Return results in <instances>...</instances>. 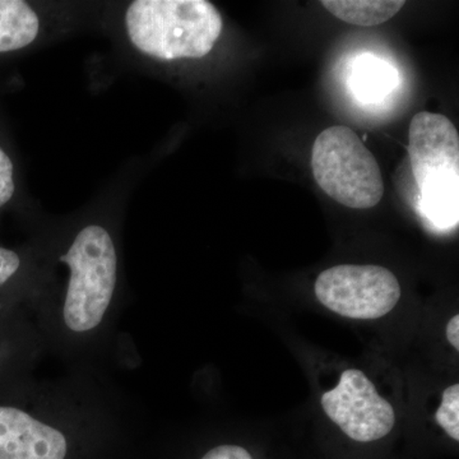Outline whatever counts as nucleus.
<instances>
[{"mask_svg": "<svg viewBox=\"0 0 459 459\" xmlns=\"http://www.w3.org/2000/svg\"><path fill=\"white\" fill-rule=\"evenodd\" d=\"M115 189L80 212L42 220L36 231L44 279L33 299V325L45 353L69 369L105 371L119 347L126 304L123 201Z\"/></svg>", "mask_w": 459, "mask_h": 459, "instance_id": "nucleus-1", "label": "nucleus"}, {"mask_svg": "<svg viewBox=\"0 0 459 459\" xmlns=\"http://www.w3.org/2000/svg\"><path fill=\"white\" fill-rule=\"evenodd\" d=\"M0 401V459H71L80 443L99 440L92 395L69 377L26 380Z\"/></svg>", "mask_w": 459, "mask_h": 459, "instance_id": "nucleus-2", "label": "nucleus"}, {"mask_svg": "<svg viewBox=\"0 0 459 459\" xmlns=\"http://www.w3.org/2000/svg\"><path fill=\"white\" fill-rule=\"evenodd\" d=\"M98 25L122 56L146 72L204 59L223 32V18L207 0H132L99 7Z\"/></svg>", "mask_w": 459, "mask_h": 459, "instance_id": "nucleus-3", "label": "nucleus"}, {"mask_svg": "<svg viewBox=\"0 0 459 459\" xmlns=\"http://www.w3.org/2000/svg\"><path fill=\"white\" fill-rule=\"evenodd\" d=\"M412 174L421 195L422 214L437 229L458 223L459 134L440 114L421 111L409 132Z\"/></svg>", "mask_w": 459, "mask_h": 459, "instance_id": "nucleus-4", "label": "nucleus"}, {"mask_svg": "<svg viewBox=\"0 0 459 459\" xmlns=\"http://www.w3.org/2000/svg\"><path fill=\"white\" fill-rule=\"evenodd\" d=\"M314 179L338 204L368 210L385 195V183L376 157L349 126H331L313 144Z\"/></svg>", "mask_w": 459, "mask_h": 459, "instance_id": "nucleus-5", "label": "nucleus"}, {"mask_svg": "<svg viewBox=\"0 0 459 459\" xmlns=\"http://www.w3.org/2000/svg\"><path fill=\"white\" fill-rule=\"evenodd\" d=\"M316 299L338 316L377 319L400 301L397 277L379 265L341 264L319 274L314 286Z\"/></svg>", "mask_w": 459, "mask_h": 459, "instance_id": "nucleus-6", "label": "nucleus"}, {"mask_svg": "<svg viewBox=\"0 0 459 459\" xmlns=\"http://www.w3.org/2000/svg\"><path fill=\"white\" fill-rule=\"evenodd\" d=\"M99 7L78 3L0 0V56L47 47L90 23Z\"/></svg>", "mask_w": 459, "mask_h": 459, "instance_id": "nucleus-7", "label": "nucleus"}, {"mask_svg": "<svg viewBox=\"0 0 459 459\" xmlns=\"http://www.w3.org/2000/svg\"><path fill=\"white\" fill-rule=\"evenodd\" d=\"M322 407L328 418L356 442H376L394 427V407L377 394L376 385L360 370L343 371L336 388L323 394Z\"/></svg>", "mask_w": 459, "mask_h": 459, "instance_id": "nucleus-8", "label": "nucleus"}, {"mask_svg": "<svg viewBox=\"0 0 459 459\" xmlns=\"http://www.w3.org/2000/svg\"><path fill=\"white\" fill-rule=\"evenodd\" d=\"M44 264L40 244L33 238L26 252L0 247V295L11 291L31 307L40 290Z\"/></svg>", "mask_w": 459, "mask_h": 459, "instance_id": "nucleus-9", "label": "nucleus"}, {"mask_svg": "<svg viewBox=\"0 0 459 459\" xmlns=\"http://www.w3.org/2000/svg\"><path fill=\"white\" fill-rule=\"evenodd\" d=\"M323 7L338 20L355 26H379L394 18L404 5L402 0H323Z\"/></svg>", "mask_w": 459, "mask_h": 459, "instance_id": "nucleus-10", "label": "nucleus"}, {"mask_svg": "<svg viewBox=\"0 0 459 459\" xmlns=\"http://www.w3.org/2000/svg\"><path fill=\"white\" fill-rule=\"evenodd\" d=\"M440 428L455 442L459 440V385H452L443 392L442 403L435 413Z\"/></svg>", "mask_w": 459, "mask_h": 459, "instance_id": "nucleus-11", "label": "nucleus"}, {"mask_svg": "<svg viewBox=\"0 0 459 459\" xmlns=\"http://www.w3.org/2000/svg\"><path fill=\"white\" fill-rule=\"evenodd\" d=\"M392 83H394L392 72L379 65L376 68L364 69V71L359 69V77H356V84L359 86L356 89L360 95L365 96L385 95L391 91Z\"/></svg>", "mask_w": 459, "mask_h": 459, "instance_id": "nucleus-12", "label": "nucleus"}, {"mask_svg": "<svg viewBox=\"0 0 459 459\" xmlns=\"http://www.w3.org/2000/svg\"><path fill=\"white\" fill-rule=\"evenodd\" d=\"M17 192L13 159L0 146V210L13 201Z\"/></svg>", "mask_w": 459, "mask_h": 459, "instance_id": "nucleus-13", "label": "nucleus"}, {"mask_svg": "<svg viewBox=\"0 0 459 459\" xmlns=\"http://www.w3.org/2000/svg\"><path fill=\"white\" fill-rule=\"evenodd\" d=\"M201 459H253V457L243 446L222 444L210 449Z\"/></svg>", "mask_w": 459, "mask_h": 459, "instance_id": "nucleus-14", "label": "nucleus"}, {"mask_svg": "<svg viewBox=\"0 0 459 459\" xmlns=\"http://www.w3.org/2000/svg\"><path fill=\"white\" fill-rule=\"evenodd\" d=\"M446 338L449 343L459 351V316H453L446 325Z\"/></svg>", "mask_w": 459, "mask_h": 459, "instance_id": "nucleus-15", "label": "nucleus"}]
</instances>
